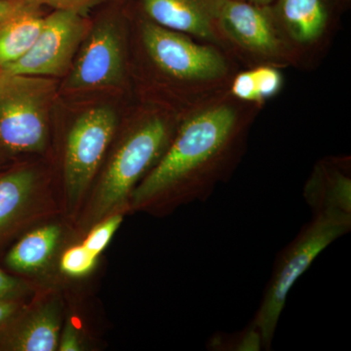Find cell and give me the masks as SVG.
<instances>
[{
	"label": "cell",
	"mask_w": 351,
	"mask_h": 351,
	"mask_svg": "<svg viewBox=\"0 0 351 351\" xmlns=\"http://www.w3.org/2000/svg\"><path fill=\"white\" fill-rule=\"evenodd\" d=\"M25 4L23 0H0V25Z\"/></svg>",
	"instance_id": "cell-24"
},
{
	"label": "cell",
	"mask_w": 351,
	"mask_h": 351,
	"mask_svg": "<svg viewBox=\"0 0 351 351\" xmlns=\"http://www.w3.org/2000/svg\"><path fill=\"white\" fill-rule=\"evenodd\" d=\"M214 16L226 52L246 69L260 64L280 69L302 66L279 29L271 5L216 0Z\"/></svg>",
	"instance_id": "cell-9"
},
{
	"label": "cell",
	"mask_w": 351,
	"mask_h": 351,
	"mask_svg": "<svg viewBox=\"0 0 351 351\" xmlns=\"http://www.w3.org/2000/svg\"><path fill=\"white\" fill-rule=\"evenodd\" d=\"M304 198L313 214L351 216L350 156L317 161L304 184Z\"/></svg>",
	"instance_id": "cell-15"
},
{
	"label": "cell",
	"mask_w": 351,
	"mask_h": 351,
	"mask_svg": "<svg viewBox=\"0 0 351 351\" xmlns=\"http://www.w3.org/2000/svg\"><path fill=\"white\" fill-rule=\"evenodd\" d=\"M89 25L90 15L50 11L31 49L15 63L0 69V73L61 80L71 69Z\"/></svg>",
	"instance_id": "cell-10"
},
{
	"label": "cell",
	"mask_w": 351,
	"mask_h": 351,
	"mask_svg": "<svg viewBox=\"0 0 351 351\" xmlns=\"http://www.w3.org/2000/svg\"><path fill=\"white\" fill-rule=\"evenodd\" d=\"M239 1L249 2L261 6H269L274 3V0H239Z\"/></svg>",
	"instance_id": "cell-25"
},
{
	"label": "cell",
	"mask_w": 351,
	"mask_h": 351,
	"mask_svg": "<svg viewBox=\"0 0 351 351\" xmlns=\"http://www.w3.org/2000/svg\"><path fill=\"white\" fill-rule=\"evenodd\" d=\"M90 16L89 29L68 73L58 82L60 97L131 95L130 14L108 0Z\"/></svg>",
	"instance_id": "cell-5"
},
{
	"label": "cell",
	"mask_w": 351,
	"mask_h": 351,
	"mask_svg": "<svg viewBox=\"0 0 351 351\" xmlns=\"http://www.w3.org/2000/svg\"><path fill=\"white\" fill-rule=\"evenodd\" d=\"M44 286L10 274L0 265V301H25Z\"/></svg>",
	"instance_id": "cell-21"
},
{
	"label": "cell",
	"mask_w": 351,
	"mask_h": 351,
	"mask_svg": "<svg viewBox=\"0 0 351 351\" xmlns=\"http://www.w3.org/2000/svg\"><path fill=\"white\" fill-rule=\"evenodd\" d=\"M6 75H3V73H0V87L3 84V82H5Z\"/></svg>",
	"instance_id": "cell-26"
},
{
	"label": "cell",
	"mask_w": 351,
	"mask_h": 351,
	"mask_svg": "<svg viewBox=\"0 0 351 351\" xmlns=\"http://www.w3.org/2000/svg\"><path fill=\"white\" fill-rule=\"evenodd\" d=\"M215 3L216 0H138L135 10L154 24L225 51L215 21Z\"/></svg>",
	"instance_id": "cell-14"
},
{
	"label": "cell",
	"mask_w": 351,
	"mask_h": 351,
	"mask_svg": "<svg viewBox=\"0 0 351 351\" xmlns=\"http://www.w3.org/2000/svg\"><path fill=\"white\" fill-rule=\"evenodd\" d=\"M101 261L103 257L94 255L80 239L73 237L64 245L58 256L49 286L85 287L101 269Z\"/></svg>",
	"instance_id": "cell-17"
},
{
	"label": "cell",
	"mask_w": 351,
	"mask_h": 351,
	"mask_svg": "<svg viewBox=\"0 0 351 351\" xmlns=\"http://www.w3.org/2000/svg\"><path fill=\"white\" fill-rule=\"evenodd\" d=\"M127 216L129 215L125 210H120L106 217L92 226L80 237V241L94 255L103 257L104 252L112 241Z\"/></svg>",
	"instance_id": "cell-19"
},
{
	"label": "cell",
	"mask_w": 351,
	"mask_h": 351,
	"mask_svg": "<svg viewBox=\"0 0 351 351\" xmlns=\"http://www.w3.org/2000/svg\"><path fill=\"white\" fill-rule=\"evenodd\" d=\"M181 114L154 101L132 100L71 225L76 239L114 212L129 215L134 189L167 151Z\"/></svg>",
	"instance_id": "cell-3"
},
{
	"label": "cell",
	"mask_w": 351,
	"mask_h": 351,
	"mask_svg": "<svg viewBox=\"0 0 351 351\" xmlns=\"http://www.w3.org/2000/svg\"><path fill=\"white\" fill-rule=\"evenodd\" d=\"M64 316L63 291L44 286L0 332V351H57Z\"/></svg>",
	"instance_id": "cell-11"
},
{
	"label": "cell",
	"mask_w": 351,
	"mask_h": 351,
	"mask_svg": "<svg viewBox=\"0 0 351 351\" xmlns=\"http://www.w3.org/2000/svg\"><path fill=\"white\" fill-rule=\"evenodd\" d=\"M58 82L6 75L0 87V168L52 156Z\"/></svg>",
	"instance_id": "cell-6"
},
{
	"label": "cell",
	"mask_w": 351,
	"mask_h": 351,
	"mask_svg": "<svg viewBox=\"0 0 351 351\" xmlns=\"http://www.w3.org/2000/svg\"><path fill=\"white\" fill-rule=\"evenodd\" d=\"M206 348L214 351L263 350L262 336L251 323L239 332H216L208 339Z\"/></svg>",
	"instance_id": "cell-18"
},
{
	"label": "cell",
	"mask_w": 351,
	"mask_h": 351,
	"mask_svg": "<svg viewBox=\"0 0 351 351\" xmlns=\"http://www.w3.org/2000/svg\"><path fill=\"white\" fill-rule=\"evenodd\" d=\"M63 216L51 159L0 168V255L32 226Z\"/></svg>",
	"instance_id": "cell-8"
},
{
	"label": "cell",
	"mask_w": 351,
	"mask_h": 351,
	"mask_svg": "<svg viewBox=\"0 0 351 351\" xmlns=\"http://www.w3.org/2000/svg\"><path fill=\"white\" fill-rule=\"evenodd\" d=\"M27 3L50 8L52 10L75 11L83 15H89L91 11L98 8L108 0H23Z\"/></svg>",
	"instance_id": "cell-22"
},
{
	"label": "cell",
	"mask_w": 351,
	"mask_h": 351,
	"mask_svg": "<svg viewBox=\"0 0 351 351\" xmlns=\"http://www.w3.org/2000/svg\"><path fill=\"white\" fill-rule=\"evenodd\" d=\"M73 237V226L63 216L48 219L16 239L0 255V265L15 276L49 286L58 256Z\"/></svg>",
	"instance_id": "cell-12"
},
{
	"label": "cell",
	"mask_w": 351,
	"mask_h": 351,
	"mask_svg": "<svg viewBox=\"0 0 351 351\" xmlns=\"http://www.w3.org/2000/svg\"><path fill=\"white\" fill-rule=\"evenodd\" d=\"M262 108L226 90L182 112L167 151L134 189L129 215L164 218L209 199L239 167Z\"/></svg>",
	"instance_id": "cell-1"
},
{
	"label": "cell",
	"mask_w": 351,
	"mask_h": 351,
	"mask_svg": "<svg viewBox=\"0 0 351 351\" xmlns=\"http://www.w3.org/2000/svg\"><path fill=\"white\" fill-rule=\"evenodd\" d=\"M271 9L302 64H308L311 56L324 49L332 36L329 0H274Z\"/></svg>",
	"instance_id": "cell-13"
},
{
	"label": "cell",
	"mask_w": 351,
	"mask_h": 351,
	"mask_svg": "<svg viewBox=\"0 0 351 351\" xmlns=\"http://www.w3.org/2000/svg\"><path fill=\"white\" fill-rule=\"evenodd\" d=\"M29 300H25V301H0V332L5 329L7 325L15 317L16 314L19 313Z\"/></svg>",
	"instance_id": "cell-23"
},
{
	"label": "cell",
	"mask_w": 351,
	"mask_h": 351,
	"mask_svg": "<svg viewBox=\"0 0 351 351\" xmlns=\"http://www.w3.org/2000/svg\"><path fill=\"white\" fill-rule=\"evenodd\" d=\"M251 69L258 104L263 107L267 101L274 99L282 90L283 73L280 68L271 64H260Z\"/></svg>",
	"instance_id": "cell-20"
},
{
	"label": "cell",
	"mask_w": 351,
	"mask_h": 351,
	"mask_svg": "<svg viewBox=\"0 0 351 351\" xmlns=\"http://www.w3.org/2000/svg\"><path fill=\"white\" fill-rule=\"evenodd\" d=\"M130 80L137 100L182 112L228 89L239 64L213 45L130 10Z\"/></svg>",
	"instance_id": "cell-2"
},
{
	"label": "cell",
	"mask_w": 351,
	"mask_h": 351,
	"mask_svg": "<svg viewBox=\"0 0 351 351\" xmlns=\"http://www.w3.org/2000/svg\"><path fill=\"white\" fill-rule=\"evenodd\" d=\"M46 8L25 4L0 25V69L24 56L38 39Z\"/></svg>",
	"instance_id": "cell-16"
},
{
	"label": "cell",
	"mask_w": 351,
	"mask_h": 351,
	"mask_svg": "<svg viewBox=\"0 0 351 351\" xmlns=\"http://www.w3.org/2000/svg\"><path fill=\"white\" fill-rule=\"evenodd\" d=\"M351 230V216L313 214L294 239L284 247L265 286L251 324L262 336L263 350H270L288 295L316 258Z\"/></svg>",
	"instance_id": "cell-7"
},
{
	"label": "cell",
	"mask_w": 351,
	"mask_h": 351,
	"mask_svg": "<svg viewBox=\"0 0 351 351\" xmlns=\"http://www.w3.org/2000/svg\"><path fill=\"white\" fill-rule=\"evenodd\" d=\"M133 99L120 94L58 95L51 162L63 217L71 225Z\"/></svg>",
	"instance_id": "cell-4"
}]
</instances>
